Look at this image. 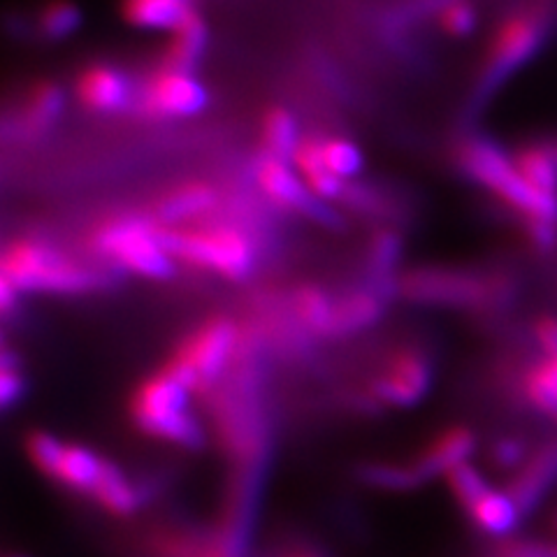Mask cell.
Returning a JSON list of instances; mask_svg holds the SVG:
<instances>
[{
  "instance_id": "6da1fadb",
  "label": "cell",
  "mask_w": 557,
  "mask_h": 557,
  "mask_svg": "<svg viewBox=\"0 0 557 557\" xmlns=\"http://www.w3.org/2000/svg\"><path fill=\"white\" fill-rule=\"evenodd\" d=\"M395 293L418 305L502 313L518 298V276L502 268H413L397 276Z\"/></svg>"
},
{
  "instance_id": "7a4b0ae2",
  "label": "cell",
  "mask_w": 557,
  "mask_h": 557,
  "mask_svg": "<svg viewBox=\"0 0 557 557\" xmlns=\"http://www.w3.org/2000/svg\"><path fill=\"white\" fill-rule=\"evenodd\" d=\"M165 251L190 268L214 272L228 282L249 278L258 263V249L239 223H194L182 228L159 225Z\"/></svg>"
},
{
  "instance_id": "3957f363",
  "label": "cell",
  "mask_w": 557,
  "mask_h": 557,
  "mask_svg": "<svg viewBox=\"0 0 557 557\" xmlns=\"http://www.w3.org/2000/svg\"><path fill=\"white\" fill-rule=\"evenodd\" d=\"M0 276L20 293L79 295L96 290L102 274L63 253L54 244L16 237L10 239L0 258Z\"/></svg>"
},
{
  "instance_id": "277c9868",
  "label": "cell",
  "mask_w": 557,
  "mask_h": 557,
  "mask_svg": "<svg viewBox=\"0 0 557 557\" xmlns=\"http://www.w3.org/2000/svg\"><path fill=\"white\" fill-rule=\"evenodd\" d=\"M89 249L119 270L151 282H168L177 272V260L165 251L159 223L149 214H116L98 223L89 237Z\"/></svg>"
},
{
  "instance_id": "5b68a950",
  "label": "cell",
  "mask_w": 557,
  "mask_h": 557,
  "mask_svg": "<svg viewBox=\"0 0 557 557\" xmlns=\"http://www.w3.org/2000/svg\"><path fill=\"white\" fill-rule=\"evenodd\" d=\"M190 391L165 370L139 381L131 397V421L147 437L182 448H200L205 430L188 411Z\"/></svg>"
},
{
  "instance_id": "8992f818",
  "label": "cell",
  "mask_w": 557,
  "mask_h": 557,
  "mask_svg": "<svg viewBox=\"0 0 557 557\" xmlns=\"http://www.w3.org/2000/svg\"><path fill=\"white\" fill-rule=\"evenodd\" d=\"M239 344L242 325L233 319L212 317L180 342L161 370L184 383L190 393H209L235 364Z\"/></svg>"
},
{
  "instance_id": "52a82bcc",
  "label": "cell",
  "mask_w": 557,
  "mask_h": 557,
  "mask_svg": "<svg viewBox=\"0 0 557 557\" xmlns=\"http://www.w3.org/2000/svg\"><path fill=\"white\" fill-rule=\"evenodd\" d=\"M462 170L485 186L491 194L522 219H553L557 221V198L536 190L518 172L513 156L504 153L491 139L474 137L460 147Z\"/></svg>"
},
{
  "instance_id": "ba28073f",
  "label": "cell",
  "mask_w": 557,
  "mask_h": 557,
  "mask_svg": "<svg viewBox=\"0 0 557 557\" xmlns=\"http://www.w3.org/2000/svg\"><path fill=\"white\" fill-rule=\"evenodd\" d=\"M553 22V12L544 5L522 8L509 20H504L495 33L491 45V59H487L483 84H481V98L491 96L502 79L511 75L516 67H520L530 57H534L539 47L546 40L548 26Z\"/></svg>"
},
{
  "instance_id": "9c48e42d",
  "label": "cell",
  "mask_w": 557,
  "mask_h": 557,
  "mask_svg": "<svg viewBox=\"0 0 557 557\" xmlns=\"http://www.w3.org/2000/svg\"><path fill=\"white\" fill-rule=\"evenodd\" d=\"M256 180L265 198L276 207L290 209V212H298L323 225H333V228L342 223L339 214L330 207V202H323L311 194L300 172L293 170V163L274 159V156L263 151L256 163Z\"/></svg>"
},
{
  "instance_id": "30bf717a",
  "label": "cell",
  "mask_w": 557,
  "mask_h": 557,
  "mask_svg": "<svg viewBox=\"0 0 557 557\" xmlns=\"http://www.w3.org/2000/svg\"><path fill=\"white\" fill-rule=\"evenodd\" d=\"M207 102L209 94L194 75L161 67L137 91L135 108L149 119H186L200 114Z\"/></svg>"
},
{
  "instance_id": "8fae6325",
  "label": "cell",
  "mask_w": 557,
  "mask_h": 557,
  "mask_svg": "<svg viewBox=\"0 0 557 557\" xmlns=\"http://www.w3.org/2000/svg\"><path fill=\"white\" fill-rule=\"evenodd\" d=\"M430 383L432 370L428 358L416 348H399L372 379L370 393L379 405L407 409L421 403L430 391Z\"/></svg>"
},
{
  "instance_id": "7c38bea8",
  "label": "cell",
  "mask_w": 557,
  "mask_h": 557,
  "mask_svg": "<svg viewBox=\"0 0 557 557\" xmlns=\"http://www.w3.org/2000/svg\"><path fill=\"white\" fill-rule=\"evenodd\" d=\"M557 485V440H546L532 448L528 460L511 474L507 495L513 499L520 516H532L553 487Z\"/></svg>"
},
{
  "instance_id": "4fadbf2b",
  "label": "cell",
  "mask_w": 557,
  "mask_h": 557,
  "mask_svg": "<svg viewBox=\"0 0 557 557\" xmlns=\"http://www.w3.org/2000/svg\"><path fill=\"white\" fill-rule=\"evenodd\" d=\"M221 202V194L207 182H186L174 186L153 202L149 216L168 228H182L212 216Z\"/></svg>"
},
{
  "instance_id": "5bb4252c",
  "label": "cell",
  "mask_w": 557,
  "mask_h": 557,
  "mask_svg": "<svg viewBox=\"0 0 557 557\" xmlns=\"http://www.w3.org/2000/svg\"><path fill=\"white\" fill-rule=\"evenodd\" d=\"M77 98L84 108L94 112H124L135 104L137 94L133 91L131 77L114 65L94 63L84 70L77 79Z\"/></svg>"
},
{
  "instance_id": "9a60e30c",
  "label": "cell",
  "mask_w": 557,
  "mask_h": 557,
  "mask_svg": "<svg viewBox=\"0 0 557 557\" xmlns=\"http://www.w3.org/2000/svg\"><path fill=\"white\" fill-rule=\"evenodd\" d=\"M476 450V434L467 425H453L442 430L437 437L413 458L416 467L421 469L425 481L446 476L453 467L467 462Z\"/></svg>"
},
{
  "instance_id": "2e32d148",
  "label": "cell",
  "mask_w": 557,
  "mask_h": 557,
  "mask_svg": "<svg viewBox=\"0 0 557 557\" xmlns=\"http://www.w3.org/2000/svg\"><path fill=\"white\" fill-rule=\"evenodd\" d=\"M383 313V295L374 288H362L335 298L333 319L325 337H348L372 327Z\"/></svg>"
},
{
  "instance_id": "e0dca14e",
  "label": "cell",
  "mask_w": 557,
  "mask_h": 557,
  "mask_svg": "<svg viewBox=\"0 0 557 557\" xmlns=\"http://www.w3.org/2000/svg\"><path fill=\"white\" fill-rule=\"evenodd\" d=\"M516 386L522 403L557 421V358L542 354V358L528 362L518 372Z\"/></svg>"
},
{
  "instance_id": "ac0fdd59",
  "label": "cell",
  "mask_w": 557,
  "mask_h": 557,
  "mask_svg": "<svg viewBox=\"0 0 557 557\" xmlns=\"http://www.w3.org/2000/svg\"><path fill=\"white\" fill-rule=\"evenodd\" d=\"M91 497L102 511H108L110 516L116 518L133 516L139 509V504H143V495H139L137 487L124 474V469L110 460L102 462Z\"/></svg>"
},
{
  "instance_id": "d6986e66",
  "label": "cell",
  "mask_w": 557,
  "mask_h": 557,
  "mask_svg": "<svg viewBox=\"0 0 557 557\" xmlns=\"http://www.w3.org/2000/svg\"><path fill=\"white\" fill-rule=\"evenodd\" d=\"M288 307L295 323L302 333L325 337L330 319H333L335 298L317 284H300L290 293Z\"/></svg>"
},
{
  "instance_id": "ffe728a7",
  "label": "cell",
  "mask_w": 557,
  "mask_h": 557,
  "mask_svg": "<svg viewBox=\"0 0 557 557\" xmlns=\"http://www.w3.org/2000/svg\"><path fill=\"white\" fill-rule=\"evenodd\" d=\"M467 516L483 534L497 536V539L511 534L518 528V522L522 520L518 507L507 495V491H495V487H491V491H487L474 507L467 511Z\"/></svg>"
},
{
  "instance_id": "44dd1931",
  "label": "cell",
  "mask_w": 557,
  "mask_h": 557,
  "mask_svg": "<svg viewBox=\"0 0 557 557\" xmlns=\"http://www.w3.org/2000/svg\"><path fill=\"white\" fill-rule=\"evenodd\" d=\"M190 12L188 0H124V16L139 28L177 30Z\"/></svg>"
},
{
  "instance_id": "7402d4cb",
  "label": "cell",
  "mask_w": 557,
  "mask_h": 557,
  "mask_svg": "<svg viewBox=\"0 0 557 557\" xmlns=\"http://www.w3.org/2000/svg\"><path fill=\"white\" fill-rule=\"evenodd\" d=\"M174 38L168 47L163 67L182 70V73H194V67L205 54L207 47V28L200 20V14L194 10L177 30H172Z\"/></svg>"
},
{
  "instance_id": "603a6c76",
  "label": "cell",
  "mask_w": 557,
  "mask_h": 557,
  "mask_svg": "<svg viewBox=\"0 0 557 557\" xmlns=\"http://www.w3.org/2000/svg\"><path fill=\"white\" fill-rule=\"evenodd\" d=\"M102 462L104 460L98 456L96 450L86 448L82 444H65L63 460H61L59 474L54 481L63 483L65 487H70V491H75V493L91 495L94 485L100 476Z\"/></svg>"
},
{
  "instance_id": "cb8c5ba5",
  "label": "cell",
  "mask_w": 557,
  "mask_h": 557,
  "mask_svg": "<svg viewBox=\"0 0 557 557\" xmlns=\"http://www.w3.org/2000/svg\"><path fill=\"white\" fill-rule=\"evenodd\" d=\"M399 253H403V239H399L397 233L393 231H376L372 242H370V274H372V284L374 290L386 295L395 293V268Z\"/></svg>"
},
{
  "instance_id": "d4e9b609",
  "label": "cell",
  "mask_w": 557,
  "mask_h": 557,
  "mask_svg": "<svg viewBox=\"0 0 557 557\" xmlns=\"http://www.w3.org/2000/svg\"><path fill=\"white\" fill-rule=\"evenodd\" d=\"M360 479L362 483H368L376 487V491H386V493H409L428 483L413 460L411 462H368L360 467Z\"/></svg>"
},
{
  "instance_id": "484cf974",
  "label": "cell",
  "mask_w": 557,
  "mask_h": 557,
  "mask_svg": "<svg viewBox=\"0 0 557 557\" xmlns=\"http://www.w3.org/2000/svg\"><path fill=\"white\" fill-rule=\"evenodd\" d=\"M513 163L522 177H525L536 190H542V194L550 198H557V161L553 159V153L546 149L544 143L522 145L513 153Z\"/></svg>"
},
{
  "instance_id": "4316f807",
  "label": "cell",
  "mask_w": 557,
  "mask_h": 557,
  "mask_svg": "<svg viewBox=\"0 0 557 557\" xmlns=\"http://www.w3.org/2000/svg\"><path fill=\"white\" fill-rule=\"evenodd\" d=\"M300 131L295 116L284 108H272L263 119V147L265 153L293 163V156L300 147Z\"/></svg>"
},
{
  "instance_id": "83f0119b",
  "label": "cell",
  "mask_w": 557,
  "mask_h": 557,
  "mask_svg": "<svg viewBox=\"0 0 557 557\" xmlns=\"http://www.w3.org/2000/svg\"><path fill=\"white\" fill-rule=\"evenodd\" d=\"M63 102H65V96H63L59 84L40 82L30 91V98L26 102L24 128L28 133H42V131H47L51 124H54L57 116L61 114Z\"/></svg>"
},
{
  "instance_id": "f1b7e54d",
  "label": "cell",
  "mask_w": 557,
  "mask_h": 557,
  "mask_svg": "<svg viewBox=\"0 0 557 557\" xmlns=\"http://www.w3.org/2000/svg\"><path fill=\"white\" fill-rule=\"evenodd\" d=\"M24 446L33 467L49 479H57L63 453H65V444L57 437V434H51L47 430H30L26 434Z\"/></svg>"
},
{
  "instance_id": "f546056e",
  "label": "cell",
  "mask_w": 557,
  "mask_h": 557,
  "mask_svg": "<svg viewBox=\"0 0 557 557\" xmlns=\"http://www.w3.org/2000/svg\"><path fill=\"white\" fill-rule=\"evenodd\" d=\"M446 483H448V491L450 495L456 497V502L465 511H469L474 507V504L491 491V483H487L485 474L481 469L472 462H462L458 467H453L450 472L446 474Z\"/></svg>"
},
{
  "instance_id": "4dcf8cb0",
  "label": "cell",
  "mask_w": 557,
  "mask_h": 557,
  "mask_svg": "<svg viewBox=\"0 0 557 557\" xmlns=\"http://www.w3.org/2000/svg\"><path fill=\"white\" fill-rule=\"evenodd\" d=\"M321 156L325 168L342 180H354L362 170V151L344 137H325L321 139Z\"/></svg>"
},
{
  "instance_id": "1f68e13d",
  "label": "cell",
  "mask_w": 557,
  "mask_h": 557,
  "mask_svg": "<svg viewBox=\"0 0 557 557\" xmlns=\"http://www.w3.org/2000/svg\"><path fill=\"white\" fill-rule=\"evenodd\" d=\"M82 24V12L70 0H51L40 14V30L51 40H63Z\"/></svg>"
},
{
  "instance_id": "d6a6232c",
  "label": "cell",
  "mask_w": 557,
  "mask_h": 557,
  "mask_svg": "<svg viewBox=\"0 0 557 557\" xmlns=\"http://www.w3.org/2000/svg\"><path fill=\"white\" fill-rule=\"evenodd\" d=\"M24 376L20 370V360L12 356L10 348L3 351V362H0V405L3 409H12L24 395Z\"/></svg>"
},
{
  "instance_id": "836d02e7",
  "label": "cell",
  "mask_w": 557,
  "mask_h": 557,
  "mask_svg": "<svg viewBox=\"0 0 557 557\" xmlns=\"http://www.w3.org/2000/svg\"><path fill=\"white\" fill-rule=\"evenodd\" d=\"M532 448L522 437H513V434H507V437L497 440L491 446V460L497 469H511V474L516 469L528 460Z\"/></svg>"
},
{
  "instance_id": "e575fe53",
  "label": "cell",
  "mask_w": 557,
  "mask_h": 557,
  "mask_svg": "<svg viewBox=\"0 0 557 557\" xmlns=\"http://www.w3.org/2000/svg\"><path fill=\"white\" fill-rule=\"evenodd\" d=\"M476 22H479L476 10L469 3H462V0H456V3L446 5L442 12V26L450 35H469L476 28Z\"/></svg>"
},
{
  "instance_id": "d590c367",
  "label": "cell",
  "mask_w": 557,
  "mask_h": 557,
  "mask_svg": "<svg viewBox=\"0 0 557 557\" xmlns=\"http://www.w3.org/2000/svg\"><path fill=\"white\" fill-rule=\"evenodd\" d=\"M532 337L539 346V351L557 358V319L555 317H539L532 325Z\"/></svg>"
},
{
  "instance_id": "8d00e7d4",
  "label": "cell",
  "mask_w": 557,
  "mask_h": 557,
  "mask_svg": "<svg viewBox=\"0 0 557 557\" xmlns=\"http://www.w3.org/2000/svg\"><path fill=\"white\" fill-rule=\"evenodd\" d=\"M20 290H16L10 282H5L3 276H0V311L5 313V317H10L12 313V309H14V305L20 302L16 298H20Z\"/></svg>"
},
{
  "instance_id": "74e56055",
  "label": "cell",
  "mask_w": 557,
  "mask_h": 557,
  "mask_svg": "<svg viewBox=\"0 0 557 557\" xmlns=\"http://www.w3.org/2000/svg\"><path fill=\"white\" fill-rule=\"evenodd\" d=\"M288 557H321V555L313 548H298V550H293Z\"/></svg>"
},
{
  "instance_id": "f35d334b",
  "label": "cell",
  "mask_w": 557,
  "mask_h": 557,
  "mask_svg": "<svg viewBox=\"0 0 557 557\" xmlns=\"http://www.w3.org/2000/svg\"><path fill=\"white\" fill-rule=\"evenodd\" d=\"M542 143L546 145V149L553 153V159L557 161V137H550V139H542Z\"/></svg>"
},
{
  "instance_id": "ab89813d",
  "label": "cell",
  "mask_w": 557,
  "mask_h": 557,
  "mask_svg": "<svg viewBox=\"0 0 557 557\" xmlns=\"http://www.w3.org/2000/svg\"><path fill=\"white\" fill-rule=\"evenodd\" d=\"M5 557H28V555H20V553H12V555H5Z\"/></svg>"
},
{
  "instance_id": "60d3db41",
  "label": "cell",
  "mask_w": 557,
  "mask_h": 557,
  "mask_svg": "<svg viewBox=\"0 0 557 557\" xmlns=\"http://www.w3.org/2000/svg\"><path fill=\"white\" fill-rule=\"evenodd\" d=\"M553 528H555V532H557V513H555V520H553Z\"/></svg>"
}]
</instances>
